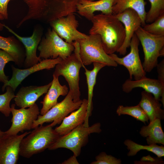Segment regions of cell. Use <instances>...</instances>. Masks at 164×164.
<instances>
[{"label": "cell", "mask_w": 164, "mask_h": 164, "mask_svg": "<svg viewBox=\"0 0 164 164\" xmlns=\"http://www.w3.org/2000/svg\"><path fill=\"white\" fill-rule=\"evenodd\" d=\"M52 83L51 81L42 86L22 87L14 98L15 105L20 108H25L33 105L40 97L47 93Z\"/></svg>", "instance_id": "obj_17"}, {"label": "cell", "mask_w": 164, "mask_h": 164, "mask_svg": "<svg viewBox=\"0 0 164 164\" xmlns=\"http://www.w3.org/2000/svg\"><path fill=\"white\" fill-rule=\"evenodd\" d=\"M157 67L158 73L157 80L164 86V60H162L159 63H158Z\"/></svg>", "instance_id": "obj_34"}, {"label": "cell", "mask_w": 164, "mask_h": 164, "mask_svg": "<svg viewBox=\"0 0 164 164\" xmlns=\"http://www.w3.org/2000/svg\"><path fill=\"white\" fill-rule=\"evenodd\" d=\"M50 125L33 129L20 143L19 155L29 158L48 149L60 136Z\"/></svg>", "instance_id": "obj_2"}, {"label": "cell", "mask_w": 164, "mask_h": 164, "mask_svg": "<svg viewBox=\"0 0 164 164\" xmlns=\"http://www.w3.org/2000/svg\"><path fill=\"white\" fill-rule=\"evenodd\" d=\"M87 100L84 99L80 107L65 117L60 125L54 129L60 136L66 135L86 121L87 109Z\"/></svg>", "instance_id": "obj_18"}, {"label": "cell", "mask_w": 164, "mask_h": 164, "mask_svg": "<svg viewBox=\"0 0 164 164\" xmlns=\"http://www.w3.org/2000/svg\"><path fill=\"white\" fill-rule=\"evenodd\" d=\"M0 49L9 53L18 67H20L23 65L26 56L24 50L13 37H5L0 36Z\"/></svg>", "instance_id": "obj_25"}, {"label": "cell", "mask_w": 164, "mask_h": 164, "mask_svg": "<svg viewBox=\"0 0 164 164\" xmlns=\"http://www.w3.org/2000/svg\"><path fill=\"white\" fill-rule=\"evenodd\" d=\"M116 112L119 116L129 115L145 124L148 122L149 120L146 114L138 104L131 106L119 105L118 107Z\"/></svg>", "instance_id": "obj_28"}, {"label": "cell", "mask_w": 164, "mask_h": 164, "mask_svg": "<svg viewBox=\"0 0 164 164\" xmlns=\"http://www.w3.org/2000/svg\"><path fill=\"white\" fill-rule=\"evenodd\" d=\"M10 61L14 62L13 57L8 53L0 49V82L6 83L9 80L5 75L4 68L6 64Z\"/></svg>", "instance_id": "obj_32"}, {"label": "cell", "mask_w": 164, "mask_h": 164, "mask_svg": "<svg viewBox=\"0 0 164 164\" xmlns=\"http://www.w3.org/2000/svg\"><path fill=\"white\" fill-rule=\"evenodd\" d=\"M161 120L155 119L149 122L148 125L143 126L141 128L139 134L142 137L146 138L148 145L159 144L164 145V133Z\"/></svg>", "instance_id": "obj_24"}, {"label": "cell", "mask_w": 164, "mask_h": 164, "mask_svg": "<svg viewBox=\"0 0 164 164\" xmlns=\"http://www.w3.org/2000/svg\"><path fill=\"white\" fill-rule=\"evenodd\" d=\"M74 47L72 43L64 41L52 29H49L38 46L39 57L41 59H64L71 55Z\"/></svg>", "instance_id": "obj_7"}, {"label": "cell", "mask_w": 164, "mask_h": 164, "mask_svg": "<svg viewBox=\"0 0 164 164\" xmlns=\"http://www.w3.org/2000/svg\"><path fill=\"white\" fill-rule=\"evenodd\" d=\"M141 99L138 104L146 114L149 122L156 119H164V110L162 104L152 94L145 91L141 93Z\"/></svg>", "instance_id": "obj_22"}, {"label": "cell", "mask_w": 164, "mask_h": 164, "mask_svg": "<svg viewBox=\"0 0 164 164\" xmlns=\"http://www.w3.org/2000/svg\"><path fill=\"white\" fill-rule=\"evenodd\" d=\"M77 41L79 43L80 57L84 65L98 62L106 66H117V63L104 50L99 35L89 34L87 38Z\"/></svg>", "instance_id": "obj_5"}, {"label": "cell", "mask_w": 164, "mask_h": 164, "mask_svg": "<svg viewBox=\"0 0 164 164\" xmlns=\"http://www.w3.org/2000/svg\"><path fill=\"white\" fill-rule=\"evenodd\" d=\"M88 0L91 1H94V0Z\"/></svg>", "instance_id": "obj_39"}, {"label": "cell", "mask_w": 164, "mask_h": 164, "mask_svg": "<svg viewBox=\"0 0 164 164\" xmlns=\"http://www.w3.org/2000/svg\"><path fill=\"white\" fill-rule=\"evenodd\" d=\"M50 23L59 36L67 43H72L88 36L77 29L79 23L74 14L58 18Z\"/></svg>", "instance_id": "obj_11"}, {"label": "cell", "mask_w": 164, "mask_h": 164, "mask_svg": "<svg viewBox=\"0 0 164 164\" xmlns=\"http://www.w3.org/2000/svg\"><path fill=\"white\" fill-rule=\"evenodd\" d=\"M150 24H145L142 28L147 32L155 35H164V14Z\"/></svg>", "instance_id": "obj_31"}, {"label": "cell", "mask_w": 164, "mask_h": 164, "mask_svg": "<svg viewBox=\"0 0 164 164\" xmlns=\"http://www.w3.org/2000/svg\"><path fill=\"white\" fill-rule=\"evenodd\" d=\"M146 4L145 0H114L112 9V13L115 15L126 9H133L139 16L142 21V26L143 27L146 24Z\"/></svg>", "instance_id": "obj_23"}, {"label": "cell", "mask_w": 164, "mask_h": 164, "mask_svg": "<svg viewBox=\"0 0 164 164\" xmlns=\"http://www.w3.org/2000/svg\"><path fill=\"white\" fill-rule=\"evenodd\" d=\"M5 134L4 132L0 130V138H1Z\"/></svg>", "instance_id": "obj_38"}, {"label": "cell", "mask_w": 164, "mask_h": 164, "mask_svg": "<svg viewBox=\"0 0 164 164\" xmlns=\"http://www.w3.org/2000/svg\"><path fill=\"white\" fill-rule=\"evenodd\" d=\"M11 0H0V14L3 16L4 19L8 18L7 6Z\"/></svg>", "instance_id": "obj_35"}, {"label": "cell", "mask_w": 164, "mask_h": 164, "mask_svg": "<svg viewBox=\"0 0 164 164\" xmlns=\"http://www.w3.org/2000/svg\"><path fill=\"white\" fill-rule=\"evenodd\" d=\"M6 88V92L0 94V112L5 117H8L11 113L10 102L15 95L11 87L7 86Z\"/></svg>", "instance_id": "obj_30"}, {"label": "cell", "mask_w": 164, "mask_h": 164, "mask_svg": "<svg viewBox=\"0 0 164 164\" xmlns=\"http://www.w3.org/2000/svg\"><path fill=\"white\" fill-rule=\"evenodd\" d=\"M62 60V59L59 57L54 59H43L36 64L23 69L16 68L12 65V77L6 83L4 84L2 88V91H4L7 86H9L15 91L18 86L28 76L39 71L44 69L50 70L53 68Z\"/></svg>", "instance_id": "obj_12"}, {"label": "cell", "mask_w": 164, "mask_h": 164, "mask_svg": "<svg viewBox=\"0 0 164 164\" xmlns=\"http://www.w3.org/2000/svg\"><path fill=\"white\" fill-rule=\"evenodd\" d=\"M15 104H12L11 111L12 115V125L9 128L4 132L7 135H17L19 132L30 130L34 122L40 114L39 109L36 103L28 108H21L16 109Z\"/></svg>", "instance_id": "obj_9"}, {"label": "cell", "mask_w": 164, "mask_h": 164, "mask_svg": "<svg viewBox=\"0 0 164 164\" xmlns=\"http://www.w3.org/2000/svg\"><path fill=\"white\" fill-rule=\"evenodd\" d=\"M142 45L144 55L142 64L144 70L150 72L158 63L159 57L164 55V35H155L141 26L135 32Z\"/></svg>", "instance_id": "obj_6"}, {"label": "cell", "mask_w": 164, "mask_h": 164, "mask_svg": "<svg viewBox=\"0 0 164 164\" xmlns=\"http://www.w3.org/2000/svg\"><path fill=\"white\" fill-rule=\"evenodd\" d=\"M82 102L81 100L78 102L74 101L72 94L69 91L62 101L57 103L44 114L38 116L33 124L32 129L42 125L44 123L52 122L50 125L52 127L60 124L69 114L78 109Z\"/></svg>", "instance_id": "obj_8"}, {"label": "cell", "mask_w": 164, "mask_h": 164, "mask_svg": "<svg viewBox=\"0 0 164 164\" xmlns=\"http://www.w3.org/2000/svg\"><path fill=\"white\" fill-rule=\"evenodd\" d=\"M4 26L16 37L24 46L25 49L26 58L23 65L26 68L36 64L42 60L36 54L37 48L41 39L42 33L40 29L35 28L32 36L26 37L20 36L4 24Z\"/></svg>", "instance_id": "obj_15"}, {"label": "cell", "mask_w": 164, "mask_h": 164, "mask_svg": "<svg viewBox=\"0 0 164 164\" xmlns=\"http://www.w3.org/2000/svg\"><path fill=\"white\" fill-rule=\"evenodd\" d=\"M93 68L91 70L87 69L84 67L85 74L86 76L88 87L87 109L86 120L84 123L85 125L88 126V118L91 114L92 110V97L93 91L96 83V78L99 71L106 65L102 63L98 62L93 63Z\"/></svg>", "instance_id": "obj_26"}, {"label": "cell", "mask_w": 164, "mask_h": 164, "mask_svg": "<svg viewBox=\"0 0 164 164\" xmlns=\"http://www.w3.org/2000/svg\"><path fill=\"white\" fill-rule=\"evenodd\" d=\"M124 144L129 150L127 154L128 156H133L137 154L142 150L151 152L157 157L161 158L164 156V147L157 144L142 145L136 143L130 139H127L124 142Z\"/></svg>", "instance_id": "obj_27"}, {"label": "cell", "mask_w": 164, "mask_h": 164, "mask_svg": "<svg viewBox=\"0 0 164 164\" xmlns=\"http://www.w3.org/2000/svg\"><path fill=\"white\" fill-rule=\"evenodd\" d=\"M91 21L92 26L89 30V34L100 36L103 47L107 54L117 52L125 38L122 23L112 13H101L94 15Z\"/></svg>", "instance_id": "obj_1"}, {"label": "cell", "mask_w": 164, "mask_h": 164, "mask_svg": "<svg viewBox=\"0 0 164 164\" xmlns=\"http://www.w3.org/2000/svg\"><path fill=\"white\" fill-rule=\"evenodd\" d=\"M114 0H99L91 1L79 0L77 4V12L80 15L91 21L96 11L104 14L112 13V6Z\"/></svg>", "instance_id": "obj_20"}, {"label": "cell", "mask_w": 164, "mask_h": 164, "mask_svg": "<svg viewBox=\"0 0 164 164\" xmlns=\"http://www.w3.org/2000/svg\"><path fill=\"white\" fill-rule=\"evenodd\" d=\"M31 132L20 135H4L0 138V164H16L22 139Z\"/></svg>", "instance_id": "obj_13"}, {"label": "cell", "mask_w": 164, "mask_h": 164, "mask_svg": "<svg viewBox=\"0 0 164 164\" xmlns=\"http://www.w3.org/2000/svg\"><path fill=\"white\" fill-rule=\"evenodd\" d=\"M79 0H49L44 20L50 22L77 12Z\"/></svg>", "instance_id": "obj_19"}, {"label": "cell", "mask_w": 164, "mask_h": 164, "mask_svg": "<svg viewBox=\"0 0 164 164\" xmlns=\"http://www.w3.org/2000/svg\"><path fill=\"white\" fill-rule=\"evenodd\" d=\"M101 131L99 122L88 127L82 124L68 133L60 136L48 149L51 150L60 148L67 149L77 157L80 155L82 147L87 143L89 135L93 133H99Z\"/></svg>", "instance_id": "obj_4"}, {"label": "cell", "mask_w": 164, "mask_h": 164, "mask_svg": "<svg viewBox=\"0 0 164 164\" xmlns=\"http://www.w3.org/2000/svg\"><path fill=\"white\" fill-rule=\"evenodd\" d=\"M121 160L104 152L100 153L95 157V161L91 164H121Z\"/></svg>", "instance_id": "obj_33"}, {"label": "cell", "mask_w": 164, "mask_h": 164, "mask_svg": "<svg viewBox=\"0 0 164 164\" xmlns=\"http://www.w3.org/2000/svg\"><path fill=\"white\" fill-rule=\"evenodd\" d=\"M115 15L123 24L125 32L124 43L117 52L120 55H124L130 46L131 41L135 32L142 26V21L137 12L131 9H126Z\"/></svg>", "instance_id": "obj_14"}, {"label": "cell", "mask_w": 164, "mask_h": 164, "mask_svg": "<svg viewBox=\"0 0 164 164\" xmlns=\"http://www.w3.org/2000/svg\"><path fill=\"white\" fill-rule=\"evenodd\" d=\"M4 19L3 16L1 14H0V19L3 20ZM4 27V24L0 22V31L3 29Z\"/></svg>", "instance_id": "obj_37"}, {"label": "cell", "mask_w": 164, "mask_h": 164, "mask_svg": "<svg viewBox=\"0 0 164 164\" xmlns=\"http://www.w3.org/2000/svg\"><path fill=\"white\" fill-rule=\"evenodd\" d=\"M52 84L43 101L41 102L42 107L40 111V115L46 113L57 102V99L60 96H66L69 90L66 85H61L59 80L58 77L53 75Z\"/></svg>", "instance_id": "obj_21"}, {"label": "cell", "mask_w": 164, "mask_h": 164, "mask_svg": "<svg viewBox=\"0 0 164 164\" xmlns=\"http://www.w3.org/2000/svg\"><path fill=\"white\" fill-rule=\"evenodd\" d=\"M141 88L152 94L157 100L160 101L164 106V86L157 79L146 76L138 80L127 79L122 85L123 91L126 93L131 92L135 88Z\"/></svg>", "instance_id": "obj_16"}, {"label": "cell", "mask_w": 164, "mask_h": 164, "mask_svg": "<svg viewBox=\"0 0 164 164\" xmlns=\"http://www.w3.org/2000/svg\"><path fill=\"white\" fill-rule=\"evenodd\" d=\"M77 157L73 155L67 159L62 162V164H79V162L77 159Z\"/></svg>", "instance_id": "obj_36"}, {"label": "cell", "mask_w": 164, "mask_h": 164, "mask_svg": "<svg viewBox=\"0 0 164 164\" xmlns=\"http://www.w3.org/2000/svg\"><path fill=\"white\" fill-rule=\"evenodd\" d=\"M74 49V53L57 64L53 75L56 77L63 76L67 82L74 101L80 100V92L79 87V73L84 65L79 54V46L78 41L73 43Z\"/></svg>", "instance_id": "obj_3"}, {"label": "cell", "mask_w": 164, "mask_h": 164, "mask_svg": "<svg viewBox=\"0 0 164 164\" xmlns=\"http://www.w3.org/2000/svg\"><path fill=\"white\" fill-rule=\"evenodd\" d=\"M139 42L135 34L130 42V51L128 54L122 58L119 57L114 53L109 54L118 64L122 65L127 69L129 79L131 80L133 77L135 80H137L145 77L146 75L139 57Z\"/></svg>", "instance_id": "obj_10"}, {"label": "cell", "mask_w": 164, "mask_h": 164, "mask_svg": "<svg viewBox=\"0 0 164 164\" xmlns=\"http://www.w3.org/2000/svg\"><path fill=\"white\" fill-rule=\"evenodd\" d=\"M150 8L146 12L145 22L151 23L164 14V0H149Z\"/></svg>", "instance_id": "obj_29"}]
</instances>
